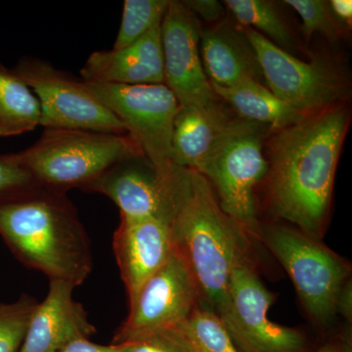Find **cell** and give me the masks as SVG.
<instances>
[{"mask_svg": "<svg viewBox=\"0 0 352 352\" xmlns=\"http://www.w3.org/2000/svg\"><path fill=\"white\" fill-rule=\"evenodd\" d=\"M349 124V108L339 104L275 131L268 142L271 210L315 239L325 232Z\"/></svg>", "mask_w": 352, "mask_h": 352, "instance_id": "cell-1", "label": "cell"}, {"mask_svg": "<svg viewBox=\"0 0 352 352\" xmlns=\"http://www.w3.org/2000/svg\"><path fill=\"white\" fill-rule=\"evenodd\" d=\"M0 236L21 263L50 281L76 288L91 272L89 239L66 194L36 187L0 201Z\"/></svg>", "mask_w": 352, "mask_h": 352, "instance_id": "cell-2", "label": "cell"}, {"mask_svg": "<svg viewBox=\"0 0 352 352\" xmlns=\"http://www.w3.org/2000/svg\"><path fill=\"white\" fill-rule=\"evenodd\" d=\"M175 251L188 266L201 305L219 314L236 264L249 258L247 232L221 210L214 189L198 171L170 226Z\"/></svg>", "mask_w": 352, "mask_h": 352, "instance_id": "cell-3", "label": "cell"}, {"mask_svg": "<svg viewBox=\"0 0 352 352\" xmlns=\"http://www.w3.org/2000/svg\"><path fill=\"white\" fill-rule=\"evenodd\" d=\"M39 187L66 194L85 191L116 164L144 156L129 134L45 129L31 147L19 152Z\"/></svg>", "mask_w": 352, "mask_h": 352, "instance_id": "cell-4", "label": "cell"}, {"mask_svg": "<svg viewBox=\"0 0 352 352\" xmlns=\"http://www.w3.org/2000/svg\"><path fill=\"white\" fill-rule=\"evenodd\" d=\"M270 131L264 124L235 118L196 168L214 189L221 210L256 237L261 227L254 189L267 175L263 144Z\"/></svg>", "mask_w": 352, "mask_h": 352, "instance_id": "cell-5", "label": "cell"}, {"mask_svg": "<svg viewBox=\"0 0 352 352\" xmlns=\"http://www.w3.org/2000/svg\"><path fill=\"white\" fill-rule=\"evenodd\" d=\"M258 238L288 273L310 317L319 324L332 320L340 289L351 279V265L293 227L267 226L261 228Z\"/></svg>", "mask_w": 352, "mask_h": 352, "instance_id": "cell-6", "label": "cell"}, {"mask_svg": "<svg viewBox=\"0 0 352 352\" xmlns=\"http://www.w3.org/2000/svg\"><path fill=\"white\" fill-rule=\"evenodd\" d=\"M90 92L122 122L126 133L157 170L179 166L173 159V122L179 104L163 85H124L85 82Z\"/></svg>", "mask_w": 352, "mask_h": 352, "instance_id": "cell-7", "label": "cell"}, {"mask_svg": "<svg viewBox=\"0 0 352 352\" xmlns=\"http://www.w3.org/2000/svg\"><path fill=\"white\" fill-rule=\"evenodd\" d=\"M256 51L263 80L272 94L303 116L342 104L349 88L344 75L325 58L305 62L263 34L240 27Z\"/></svg>", "mask_w": 352, "mask_h": 352, "instance_id": "cell-8", "label": "cell"}, {"mask_svg": "<svg viewBox=\"0 0 352 352\" xmlns=\"http://www.w3.org/2000/svg\"><path fill=\"white\" fill-rule=\"evenodd\" d=\"M275 296L264 286L250 258L236 264L228 296L219 316L240 352H307L300 331L270 321L268 310Z\"/></svg>", "mask_w": 352, "mask_h": 352, "instance_id": "cell-9", "label": "cell"}, {"mask_svg": "<svg viewBox=\"0 0 352 352\" xmlns=\"http://www.w3.org/2000/svg\"><path fill=\"white\" fill-rule=\"evenodd\" d=\"M13 72L38 97L39 126L44 129L126 133L122 122L88 90L83 80L38 58H23Z\"/></svg>", "mask_w": 352, "mask_h": 352, "instance_id": "cell-10", "label": "cell"}, {"mask_svg": "<svg viewBox=\"0 0 352 352\" xmlns=\"http://www.w3.org/2000/svg\"><path fill=\"white\" fill-rule=\"evenodd\" d=\"M191 184V170H157L144 156L116 164L85 191L107 196L120 215L173 223Z\"/></svg>", "mask_w": 352, "mask_h": 352, "instance_id": "cell-11", "label": "cell"}, {"mask_svg": "<svg viewBox=\"0 0 352 352\" xmlns=\"http://www.w3.org/2000/svg\"><path fill=\"white\" fill-rule=\"evenodd\" d=\"M200 302L198 285L187 264L175 251L129 303V314L115 333L112 344L173 327L186 320Z\"/></svg>", "mask_w": 352, "mask_h": 352, "instance_id": "cell-12", "label": "cell"}, {"mask_svg": "<svg viewBox=\"0 0 352 352\" xmlns=\"http://www.w3.org/2000/svg\"><path fill=\"white\" fill-rule=\"evenodd\" d=\"M164 85L182 107H203L219 100L200 52L201 25L184 2L170 0L161 25Z\"/></svg>", "mask_w": 352, "mask_h": 352, "instance_id": "cell-13", "label": "cell"}, {"mask_svg": "<svg viewBox=\"0 0 352 352\" xmlns=\"http://www.w3.org/2000/svg\"><path fill=\"white\" fill-rule=\"evenodd\" d=\"M113 250L131 303L175 252L170 226L155 219L120 215Z\"/></svg>", "mask_w": 352, "mask_h": 352, "instance_id": "cell-14", "label": "cell"}, {"mask_svg": "<svg viewBox=\"0 0 352 352\" xmlns=\"http://www.w3.org/2000/svg\"><path fill=\"white\" fill-rule=\"evenodd\" d=\"M75 287L50 281V289L34 310L19 352H61L74 340L96 333L82 303L73 298Z\"/></svg>", "mask_w": 352, "mask_h": 352, "instance_id": "cell-15", "label": "cell"}, {"mask_svg": "<svg viewBox=\"0 0 352 352\" xmlns=\"http://www.w3.org/2000/svg\"><path fill=\"white\" fill-rule=\"evenodd\" d=\"M162 25V24H161ZM161 25L120 50L95 51L80 69L83 82L147 85L164 83Z\"/></svg>", "mask_w": 352, "mask_h": 352, "instance_id": "cell-16", "label": "cell"}, {"mask_svg": "<svg viewBox=\"0 0 352 352\" xmlns=\"http://www.w3.org/2000/svg\"><path fill=\"white\" fill-rule=\"evenodd\" d=\"M200 52L212 87L228 88L263 78L256 51L240 27L222 22L201 32Z\"/></svg>", "mask_w": 352, "mask_h": 352, "instance_id": "cell-17", "label": "cell"}, {"mask_svg": "<svg viewBox=\"0 0 352 352\" xmlns=\"http://www.w3.org/2000/svg\"><path fill=\"white\" fill-rule=\"evenodd\" d=\"M234 119L219 101L203 107L179 106L173 134V159L176 166L196 170Z\"/></svg>", "mask_w": 352, "mask_h": 352, "instance_id": "cell-18", "label": "cell"}, {"mask_svg": "<svg viewBox=\"0 0 352 352\" xmlns=\"http://www.w3.org/2000/svg\"><path fill=\"white\" fill-rule=\"evenodd\" d=\"M212 88L219 98L229 104L240 119L264 124L271 131H279L305 117L256 80H245L232 87Z\"/></svg>", "mask_w": 352, "mask_h": 352, "instance_id": "cell-19", "label": "cell"}, {"mask_svg": "<svg viewBox=\"0 0 352 352\" xmlns=\"http://www.w3.org/2000/svg\"><path fill=\"white\" fill-rule=\"evenodd\" d=\"M41 105L31 88L0 63V136L10 138L36 129Z\"/></svg>", "mask_w": 352, "mask_h": 352, "instance_id": "cell-20", "label": "cell"}, {"mask_svg": "<svg viewBox=\"0 0 352 352\" xmlns=\"http://www.w3.org/2000/svg\"><path fill=\"white\" fill-rule=\"evenodd\" d=\"M173 327L190 352H240L219 315L201 303L186 320Z\"/></svg>", "mask_w": 352, "mask_h": 352, "instance_id": "cell-21", "label": "cell"}, {"mask_svg": "<svg viewBox=\"0 0 352 352\" xmlns=\"http://www.w3.org/2000/svg\"><path fill=\"white\" fill-rule=\"evenodd\" d=\"M224 6L241 27L254 29L278 47L288 52L295 46L293 34L282 16L265 0H226Z\"/></svg>", "mask_w": 352, "mask_h": 352, "instance_id": "cell-22", "label": "cell"}, {"mask_svg": "<svg viewBox=\"0 0 352 352\" xmlns=\"http://www.w3.org/2000/svg\"><path fill=\"white\" fill-rule=\"evenodd\" d=\"M170 0H126L113 50L126 47L162 24Z\"/></svg>", "mask_w": 352, "mask_h": 352, "instance_id": "cell-23", "label": "cell"}, {"mask_svg": "<svg viewBox=\"0 0 352 352\" xmlns=\"http://www.w3.org/2000/svg\"><path fill=\"white\" fill-rule=\"evenodd\" d=\"M38 302L24 294L11 303L0 302V352H19Z\"/></svg>", "mask_w": 352, "mask_h": 352, "instance_id": "cell-24", "label": "cell"}, {"mask_svg": "<svg viewBox=\"0 0 352 352\" xmlns=\"http://www.w3.org/2000/svg\"><path fill=\"white\" fill-rule=\"evenodd\" d=\"M302 21V32L307 41L315 32L323 34L330 41H337L342 36V25L331 11L329 2L324 0H286Z\"/></svg>", "mask_w": 352, "mask_h": 352, "instance_id": "cell-25", "label": "cell"}, {"mask_svg": "<svg viewBox=\"0 0 352 352\" xmlns=\"http://www.w3.org/2000/svg\"><path fill=\"white\" fill-rule=\"evenodd\" d=\"M39 187L21 159L20 153L0 154V201Z\"/></svg>", "mask_w": 352, "mask_h": 352, "instance_id": "cell-26", "label": "cell"}, {"mask_svg": "<svg viewBox=\"0 0 352 352\" xmlns=\"http://www.w3.org/2000/svg\"><path fill=\"white\" fill-rule=\"evenodd\" d=\"M113 346L116 352H190L175 327L164 329L141 339Z\"/></svg>", "mask_w": 352, "mask_h": 352, "instance_id": "cell-27", "label": "cell"}, {"mask_svg": "<svg viewBox=\"0 0 352 352\" xmlns=\"http://www.w3.org/2000/svg\"><path fill=\"white\" fill-rule=\"evenodd\" d=\"M183 2L198 20L201 18L206 22L219 21L226 13L224 4L215 0H187Z\"/></svg>", "mask_w": 352, "mask_h": 352, "instance_id": "cell-28", "label": "cell"}, {"mask_svg": "<svg viewBox=\"0 0 352 352\" xmlns=\"http://www.w3.org/2000/svg\"><path fill=\"white\" fill-rule=\"evenodd\" d=\"M351 280L349 279L340 289L336 303V314H340L349 324L352 317V293Z\"/></svg>", "mask_w": 352, "mask_h": 352, "instance_id": "cell-29", "label": "cell"}, {"mask_svg": "<svg viewBox=\"0 0 352 352\" xmlns=\"http://www.w3.org/2000/svg\"><path fill=\"white\" fill-rule=\"evenodd\" d=\"M61 352H116V346L113 344L101 346L88 339H80L72 342Z\"/></svg>", "mask_w": 352, "mask_h": 352, "instance_id": "cell-30", "label": "cell"}, {"mask_svg": "<svg viewBox=\"0 0 352 352\" xmlns=\"http://www.w3.org/2000/svg\"><path fill=\"white\" fill-rule=\"evenodd\" d=\"M331 11L340 25H351L352 19V2L351 0H332L329 2Z\"/></svg>", "mask_w": 352, "mask_h": 352, "instance_id": "cell-31", "label": "cell"}, {"mask_svg": "<svg viewBox=\"0 0 352 352\" xmlns=\"http://www.w3.org/2000/svg\"><path fill=\"white\" fill-rule=\"evenodd\" d=\"M315 352H352L351 331L346 330L339 339L331 340Z\"/></svg>", "mask_w": 352, "mask_h": 352, "instance_id": "cell-32", "label": "cell"}]
</instances>
